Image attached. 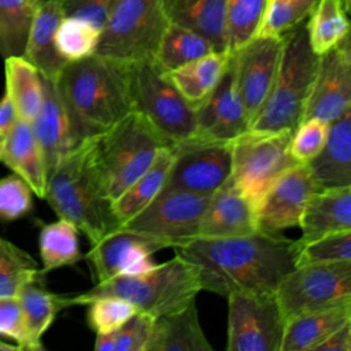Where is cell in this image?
<instances>
[{
    "instance_id": "cell-25",
    "label": "cell",
    "mask_w": 351,
    "mask_h": 351,
    "mask_svg": "<svg viewBox=\"0 0 351 351\" xmlns=\"http://www.w3.org/2000/svg\"><path fill=\"white\" fill-rule=\"evenodd\" d=\"M196 307V300L185 307L155 317L147 351H210Z\"/></svg>"
},
{
    "instance_id": "cell-7",
    "label": "cell",
    "mask_w": 351,
    "mask_h": 351,
    "mask_svg": "<svg viewBox=\"0 0 351 351\" xmlns=\"http://www.w3.org/2000/svg\"><path fill=\"white\" fill-rule=\"evenodd\" d=\"M167 25L166 0H114L95 53L123 63L152 60Z\"/></svg>"
},
{
    "instance_id": "cell-48",
    "label": "cell",
    "mask_w": 351,
    "mask_h": 351,
    "mask_svg": "<svg viewBox=\"0 0 351 351\" xmlns=\"http://www.w3.org/2000/svg\"><path fill=\"white\" fill-rule=\"evenodd\" d=\"M18 117L10 97L4 93L0 97V136L4 134L15 122Z\"/></svg>"
},
{
    "instance_id": "cell-36",
    "label": "cell",
    "mask_w": 351,
    "mask_h": 351,
    "mask_svg": "<svg viewBox=\"0 0 351 351\" xmlns=\"http://www.w3.org/2000/svg\"><path fill=\"white\" fill-rule=\"evenodd\" d=\"M38 0H0V56L22 55Z\"/></svg>"
},
{
    "instance_id": "cell-32",
    "label": "cell",
    "mask_w": 351,
    "mask_h": 351,
    "mask_svg": "<svg viewBox=\"0 0 351 351\" xmlns=\"http://www.w3.org/2000/svg\"><path fill=\"white\" fill-rule=\"evenodd\" d=\"M78 233L77 226L63 218L41 226L38 251L44 276L52 270L73 266L82 258Z\"/></svg>"
},
{
    "instance_id": "cell-34",
    "label": "cell",
    "mask_w": 351,
    "mask_h": 351,
    "mask_svg": "<svg viewBox=\"0 0 351 351\" xmlns=\"http://www.w3.org/2000/svg\"><path fill=\"white\" fill-rule=\"evenodd\" d=\"M214 51V47L203 36L169 22L160 37L152 62L163 73H169Z\"/></svg>"
},
{
    "instance_id": "cell-2",
    "label": "cell",
    "mask_w": 351,
    "mask_h": 351,
    "mask_svg": "<svg viewBox=\"0 0 351 351\" xmlns=\"http://www.w3.org/2000/svg\"><path fill=\"white\" fill-rule=\"evenodd\" d=\"M55 82L75 145L107 132L133 111L130 63L93 53L67 62Z\"/></svg>"
},
{
    "instance_id": "cell-33",
    "label": "cell",
    "mask_w": 351,
    "mask_h": 351,
    "mask_svg": "<svg viewBox=\"0 0 351 351\" xmlns=\"http://www.w3.org/2000/svg\"><path fill=\"white\" fill-rule=\"evenodd\" d=\"M18 299L33 341L44 350L41 339L56 319V315L70 307L69 295L51 292L43 285V281H33L21 289Z\"/></svg>"
},
{
    "instance_id": "cell-51",
    "label": "cell",
    "mask_w": 351,
    "mask_h": 351,
    "mask_svg": "<svg viewBox=\"0 0 351 351\" xmlns=\"http://www.w3.org/2000/svg\"><path fill=\"white\" fill-rule=\"evenodd\" d=\"M43 1H47V0H38V3H43Z\"/></svg>"
},
{
    "instance_id": "cell-28",
    "label": "cell",
    "mask_w": 351,
    "mask_h": 351,
    "mask_svg": "<svg viewBox=\"0 0 351 351\" xmlns=\"http://www.w3.org/2000/svg\"><path fill=\"white\" fill-rule=\"evenodd\" d=\"M173 156V144L160 148L149 167L112 202V210L121 226L144 210L162 192Z\"/></svg>"
},
{
    "instance_id": "cell-21",
    "label": "cell",
    "mask_w": 351,
    "mask_h": 351,
    "mask_svg": "<svg viewBox=\"0 0 351 351\" xmlns=\"http://www.w3.org/2000/svg\"><path fill=\"white\" fill-rule=\"evenodd\" d=\"M30 125L49 174L59 159L75 147L70 121L53 80L43 77V101Z\"/></svg>"
},
{
    "instance_id": "cell-17",
    "label": "cell",
    "mask_w": 351,
    "mask_h": 351,
    "mask_svg": "<svg viewBox=\"0 0 351 351\" xmlns=\"http://www.w3.org/2000/svg\"><path fill=\"white\" fill-rule=\"evenodd\" d=\"M317 189L306 163H296L285 170L267 188L255 208L258 230L281 233L299 228L303 210Z\"/></svg>"
},
{
    "instance_id": "cell-35",
    "label": "cell",
    "mask_w": 351,
    "mask_h": 351,
    "mask_svg": "<svg viewBox=\"0 0 351 351\" xmlns=\"http://www.w3.org/2000/svg\"><path fill=\"white\" fill-rule=\"evenodd\" d=\"M43 271L36 259L0 236V298L18 296L21 289L33 281H43Z\"/></svg>"
},
{
    "instance_id": "cell-1",
    "label": "cell",
    "mask_w": 351,
    "mask_h": 351,
    "mask_svg": "<svg viewBox=\"0 0 351 351\" xmlns=\"http://www.w3.org/2000/svg\"><path fill=\"white\" fill-rule=\"evenodd\" d=\"M298 250L296 240L261 230L236 237H196L174 247L197 270L202 291L223 298L234 292H276L296 267Z\"/></svg>"
},
{
    "instance_id": "cell-6",
    "label": "cell",
    "mask_w": 351,
    "mask_h": 351,
    "mask_svg": "<svg viewBox=\"0 0 351 351\" xmlns=\"http://www.w3.org/2000/svg\"><path fill=\"white\" fill-rule=\"evenodd\" d=\"M304 22L284 36L273 85L250 125L251 130L292 133L303 118L319 60L310 47Z\"/></svg>"
},
{
    "instance_id": "cell-41",
    "label": "cell",
    "mask_w": 351,
    "mask_h": 351,
    "mask_svg": "<svg viewBox=\"0 0 351 351\" xmlns=\"http://www.w3.org/2000/svg\"><path fill=\"white\" fill-rule=\"evenodd\" d=\"M85 306H88L86 322L96 335L117 330L137 313L130 302L114 295L93 298Z\"/></svg>"
},
{
    "instance_id": "cell-38",
    "label": "cell",
    "mask_w": 351,
    "mask_h": 351,
    "mask_svg": "<svg viewBox=\"0 0 351 351\" xmlns=\"http://www.w3.org/2000/svg\"><path fill=\"white\" fill-rule=\"evenodd\" d=\"M99 38L97 27L78 18L63 16L55 33V47L64 62H74L93 55Z\"/></svg>"
},
{
    "instance_id": "cell-45",
    "label": "cell",
    "mask_w": 351,
    "mask_h": 351,
    "mask_svg": "<svg viewBox=\"0 0 351 351\" xmlns=\"http://www.w3.org/2000/svg\"><path fill=\"white\" fill-rule=\"evenodd\" d=\"M0 337L10 339L21 351H41L30 336L18 296L0 298Z\"/></svg>"
},
{
    "instance_id": "cell-30",
    "label": "cell",
    "mask_w": 351,
    "mask_h": 351,
    "mask_svg": "<svg viewBox=\"0 0 351 351\" xmlns=\"http://www.w3.org/2000/svg\"><path fill=\"white\" fill-rule=\"evenodd\" d=\"M4 93L10 97L16 117L32 122L43 101V77L22 55L4 58Z\"/></svg>"
},
{
    "instance_id": "cell-20",
    "label": "cell",
    "mask_w": 351,
    "mask_h": 351,
    "mask_svg": "<svg viewBox=\"0 0 351 351\" xmlns=\"http://www.w3.org/2000/svg\"><path fill=\"white\" fill-rule=\"evenodd\" d=\"M0 163L23 178L37 197H45L48 171L43 151L29 122L16 119L0 136Z\"/></svg>"
},
{
    "instance_id": "cell-49",
    "label": "cell",
    "mask_w": 351,
    "mask_h": 351,
    "mask_svg": "<svg viewBox=\"0 0 351 351\" xmlns=\"http://www.w3.org/2000/svg\"><path fill=\"white\" fill-rule=\"evenodd\" d=\"M0 351H21L15 344H8L0 337Z\"/></svg>"
},
{
    "instance_id": "cell-4",
    "label": "cell",
    "mask_w": 351,
    "mask_h": 351,
    "mask_svg": "<svg viewBox=\"0 0 351 351\" xmlns=\"http://www.w3.org/2000/svg\"><path fill=\"white\" fill-rule=\"evenodd\" d=\"M200 291L197 270L176 254L145 273L114 277L96 282L88 291L69 295V303L70 307L85 306L93 298L114 295L130 302L137 311L159 317L196 300Z\"/></svg>"
},
{
    "instance_id": "cell-37",
    "label": "cell",
    "mask_w": 351,
    "mask_h": 351,
    "mask_svg": "<svg viewBox=\"0 0 351 351\" xmlns=\"http://www.w3.org/2000/svg\"><path fill=\"white\" fill-rule=\"evenodd\" d=\"M267 0H226V49L234 52L258 36Z\"/></svg>"
},
{
    "instance_id": "cell-43",
    "label": "cell",
    "mask_w": 351,
    "mask_h": 351,
    "mask_svg": "<svg viewBox=\"0 0 351 351\" xmlns=\"http://www.w3.org/2000/svg\"><path fill=\"white\" fill-rule=\"evenodd\" d=\"M33 191L16 174L0 178V222H14L33 210Z\"/></svg>"
},
{
    "instance_id": "cell-9",
    "label": "cell",
    "mask_w": 351,
    "mask_h": 351,
    "mask_svg": "<svg viewBox=\"0 0 351 351\" xmlns=\"http://www.w3.org/2000/svg\"><path fill=\"white\" fill-rule=\"evenodd\" d=\"M291 136V132L248 129L230 141V180L255 208L276 178L298 163L289 152Z\"/></svg>"
},
{
    "instance_id": "cell-15",
    "label": "cell",
    "mask_w": 351,
    "mask_h": 351,
    "mask_svg": "<svg viewBox=\"0 0 351 351\" xmlns=\"http://www.w3.org/2000/svg\"><path fill=\"white\" fill-rule=\"evenodd\" d=\"M348 108H351L350 36L319 56L302 121L318 118L332 123Z\"/></svg>"
},
{
    "instance_id": "cell-27",
    "label": "cell",
    "mask_w": 351,
    "mask_h": 351,
    "mask_svg": "<svg viewBox=\"0 0 351 351\" xmlns=\"http://www.w3.org/2000/svg\"><path fill=\"white\" fill-rule=\"evenodd\" d=\"M169 22L203 36L215 51L226 49V0H166Z\"/></svg>"
},
{
    "instance_id": "cell-5",
    "label": "cell",
    "mask_w": 351,
    "mask_h": 351,
    "mask_svg": "<svg viewBox=\"0 0 351 351\" xmlns=\"http://www.w3.org/2000/svg\"><path fill=\"white\" fill-rule=\"evenodd\" d=\"M166 145L170 143L136 110L92 137L93 166L106 196L114 202Z\"/></svg>"
},
{
    "instance_id": "cell-29",
    "label": "cell",
    "mask_w": 351,
    "mask_h": 351,
    "mask_svg": "<svg viewBox=\"0 0 351 351\" xmlns=\"http://www.w3.org/2000/svg\"><path fill=\"white\" fill-rule=\"evenodd\" d=\"M230 59L228 51H214L165 73L182 97L197 107L219 82Z\"/></svg>"
},
{
    "instance_id": "cell-10",
    "label": "cell",
    "mask_w": 351,
    "mask_h": 351,
    "mask_svg": "<svg viewBox=\"0 0 351 351\" xmlns=\"http://www.w3.org/2000/svg\"><path fill=\"white\" fill-rule=\"evenodd\" d=\"M274 293L285 321L303 311L351 302V262L298 265Z\"/></svg>"
},
{
    "instance_id": "cell-14",
    "label": "cell",
    "mask_w": 351,
    "mask_h": 351,
    "mask_svg": "<svg viewBox=\"0 0 351 351\" xmlns=\"http://www.w3.org/2000/svg\"><path fill=\"white\" fill-rule=\"evenodd\" d=\"M162 248H167L162 240L119 226L92 244L85 258L89 262L96 284L119 276L141 274L154 269L156 263L151 256Z\"/></svg>"
},
{
    "instance_id": "cell-42",
    "label": "cell",
    "mask_w": 351,
    "mask_h": 351,
    "mask_svg": "<svg viewBox=\"0 0 351 351\" xmlns=\"http://www.w3.org/2000/svg\"><path fill=\"white\" fill-rule=\"evenodd\" d=\"M298 245L296 266L306 263L351 262V230L329 233Z\"/></svg>"
},
{
    "instance_id": "cell-47",
    "label": "cell",
    "mask_w": 351,
    "mask_h": 351,
    "mask_svg": "<svg viewBox=\"0 0 351 351\" xmlns=\"http://www.w3.org/2000/svg\"><path fill=\"white\" fill-rule=\"evenodd\" d=\"M314 351H351V321L332 332Z\"/></svg>"
},
{
    "instance_id": "cell-3",
    "label": "cell",
    "mask_w": 351,
    "mask_h": 351,
    "mask_svg": "<svg viewBox=\"0 0 351 351\" xmlns=\"http://www.w3.org/2000/svg\"><path fill=\"white\" fill-rule=\"evenodd\" d=\"M44 199L58 218L73 222L90 244L121 226L93 166L92 138L59 159L48 174Z\"/></svg>"
},
{
    "instance_id": "cell-26",
    "label": "cell",
    "mask_w": 351,
    "mask_h": 351,
    "mask_svg": "<svg viewBox=\"0 0 351 351\" xmlns=\"http://www.w3.org/2000/svg\"><path fill=\"white\" fill-rule=\"evenodd\" d=\"M351 321V302L299 313L285 321L280 351H314L332 332Z\"/></svg>"
},
{
    "instance_id": "cell-18",
    "label": "cell",
    "mask_w": 351,
    "mask_h": 351,
    "mask_svg": "<svg viewBox=\"0 0 351 351\" xmlns=\"http://www.w3.org/2000/svg\"><path fill=\"white\" fill-rule=\"evenodd\" d=\"M248 129L250 122L236 88L234 63L230 53L219 82L196 107L195 136L215 141H232Z\"/></svg>"
},
{
    "instance_id": "cell-31",
    "label": "cell",
    "mask_w": 351,
    "mask_h": 351,
    "mask_svg": "<svg viewBox=\"0 0 351 351\" xmlns=\"http://www.w3.org/2000/svg\"><path fill=\"white\" fill-rule=\"evenodd\" d=\"M350 7L343 0H317L304 22L311 49L324 55L350 36Z\"/></svg>"
},
{
    "instance_id": "cell-8",
    "label": "cell",
    "mask_w": 351,
    "mask_h": 351,
    "mask_svg": "<svg viewBox=\"0 0 351 351\" xmlns=\"http://www.w3.org/2000/svg\"><path fill=\"white\" fill-rule=\"evenodd\" d=\"M130 96L133 110L144 115L170 144L195 136L196 107L152 60L130 63Z\"/></svg>"
},
{
    "instance_id": "cell-13",
    "label": "cell",
    "mask_w": 351,
    "mask_h": 351,
    "mask_svg": "<svg viewBox=\"0 0 351 351\" xmlns=\"http://www.w3.org/2000/svg\"><path fill=\"white\" fill-rule=\"evenodd\" d=\"M173 162L165 188L211 195L232 174L230 141L192 136L173 144Z\"/></svg>"
},
{
    "instance_id": "cell-46",
    "label": "cell",
    "mask_w": 351,
    "mask_h": 351,
    "mask_svg": "<svg viewBox=\"0 0 351 351\" xmlns=\"http://www.w3.org/2000/svg\"><path fill=\"white\" fill-rule=\"evenodd\" d=\"M60 4L64 16L82 19L101 32L114 0H60Z\"/></svg>"
},
{
    "instance_id": "cell-24",
    "label": "cell",
    "mask_w": 351,
    "mask_h": 351,
    "mask_svg": "<svg viewBox=\"0 0 351 351\" xmlns=\"http://www.w3.org/2000/svg\"><path fill=\"white\" fill-rule=\"evenodd\" d=\"M64 16L60 0L38 3L22 56L47 80H56L64 62L55 47V33Z\"/></svg>"
},
{
    "instance_id": "cell-16",
    "label": "cell",
    "mask_w": 351,
    "mask_h": 351,
    "mask_svg": "<svg viewBox=\"0 0 351 351\" xmlns=\"http://www.w3.org/2000/svg\"><path fill=\"white\" fill-rule=\"evenodd\" d=\"M284 37L255 36L232 52L236 88L251 125L266 100L278 67Z\"/></svg>"
},
{
    "instance_id": "cell-40",
    "label": "cell",
    "mask_w": 351,
    "mask_h": 351,
    "mask_svg": "<svg viewBox=\"0 0 351 351\" xmlns=\"http://www.w3.org/2000/svg\"><path fill=\"white\" fill-rule=\"evenodd\" d=\"M317 0H267L258 36L284 37L303 23Z\"/></svg>"
},
{
    "instance_id": "cell-39",
    "label": "cell",
    "mask_w": 351,
    "mask_h": 351,
    "mask_svg": "<svg viewBox=\"0 0 351 351\" xmlns=\"http://www.w3.org/2000/svg\"><path fill=\"white\" fill-rule=\"evenodd\" d=\"M154 318L137 311L121 328L110 333L96 335V351H147Z\"/></svg>"
},
{
    "instance_id": "cell-44",
    "label": "cell",
    "mask_w": 351,
    "mask_h": 351,
    "mask_svg": "<svg viewBox=\"0 0 351 351\" xmlns=\"http://www.w3.org/2000/svg\"><path fill=\"white\" fill-rule=\"evenodd\" d=\"M329 125L318 118L300 121L292 132L289 143V152L295 162L308 163L321 152L328 137Z\"/></svg>"
},
{
    "instance_id": "cell-12",
    "label": "cell",
    "mask_w": 351,
    "mask_h": 351,
    "mask_svg": "<svg viewBox=\"0 0 351 351\" xmlns=\"http://www.w3.org/2000/svg\"><path fill=\"white\" fill-rule=\"evenodd\" d=\"M208 199L210 195L163 188L144 210L122 226L156 237L167 248H174L199 236Z\"/></svg>"
},
{
    "instance_id": "cell-11",
    "label": "cell",
    "mask_w": 351,
    "mask_h": 351,
    "mask_svg": "<svg viewBox=\"0 0 351 351\" xmlns=\"http://www.w3.org/2000/svg\"><path fill=\"white\" fill-rule=\"evenodd\" d=\"M228 299V351H280L285 318L274 292H234Z\"/></svg>"
},
{
    "instance_id": "cell-23",
    "label": "cell",
    "mask_w": 351,
    "mask_h": 351,
    "mask_svg": "<svg viewBox=\"0 0 351 351\" xmlns=\"http://www.w3.org/2000/svg\"><path fill=\"white\" fill-rule=\"evenodd\" d=\"M306 165L318 189L351 185V108L329 125L325 145Z\"/></svg>"
},
{
    "instance_id": "cell-22",
    "label": "cell",
    "mask_w": 351,
    "mask_h": 351,
    "mask_svg": "<svg viewBox=\"0 0 351 351\" xmlns=\"http://www.w3.org/2000/svg\"><path fill=\"white\" fill-rule=\"evenodd\" d=\"M299 228L302 234L298 244L351 230V185L317 189L303 210Z\"/></svg>"
},
{
    "instance_id": "cell-50",
    "label": "cell",
    "mask_w": 351,
    "mask_h": 351,
    "mask_svg": "<svg viewBox=\"0 0 351 351\" xmlns=\"http://www.w3.org/2000/svg\"><path fill=\"white\" fill-rule=\"evenodd\" d=\"M343 1H344V3H346L348 7H350V4H351V0H343Z\"/></svg>"
},
{
    "instance_id": "cell-19",
    "label": "cell",
    "mask_w": 351,
    "mask_h": 351,
    "mask_svg": "<svg viewBox=\"0 0 351 351\" xmlns=\"http://www.w3.org/2000/svg\"><path fill=\"white\" fill-rule=\"evenodd\" d=\"M256 230L255 207L229 178L221 188L210 195L200 221L197 237H236Z\"/></svg>"
}]
</instances>
